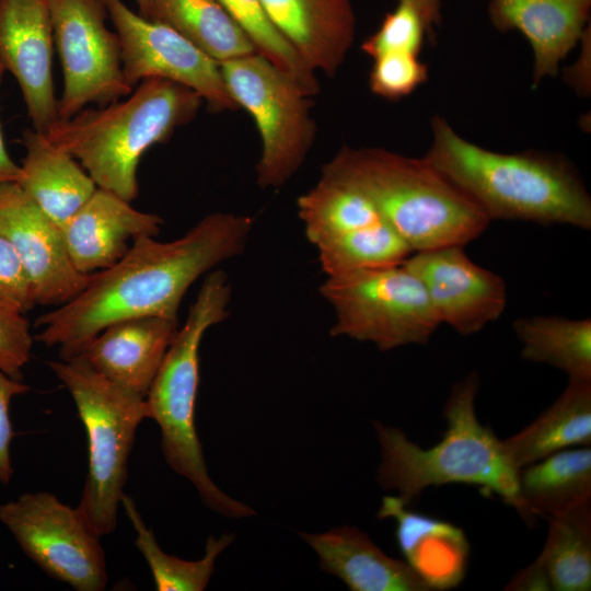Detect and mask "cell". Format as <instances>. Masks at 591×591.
<instances>
[{
    "label": "cell",
    "instance_id": "10",
    "mask_svg": "<svg viewBox=\"0 0 591 591\" xmlns=\"http://www.w3.org/2000/svg\"><path fill=\"white\" fill-rule=\"evenodd\" d=\"M0 522L46 575L77 591H103L107 570L101 536L78 507L49 491L24 493L0 505Z\"/></svg>",
    "mask_w": 591,
    "mask_h": 591
},
{
    "label": "cell",
    "instance_id": "4",
    "mask_svg": "<svg viewBox=\"0 0 591 591\" xmlns=\"http://www.w3.org/2000/svg\"><path fill=\"white\" fill-rule=\"evenodd\" d=\"M321 175L367 197L414 252L466 245L491 221L425 157L343 146Z\"/></svg>",
    "mask_w": 591,
    "mask_h": 591
},
{
    "label": "cell",
    "instance_id": "28",
    "mask_svg": "<svg viewBox=\"0 0 591 591\" xmlns=\"http://www.w3.org/2000/svg\"><path fill=\"white\" fill-rule=\"evenodd\" d=\"M542 552L535 558L552 591L591 589V502L554 515Z\"/></svg>",
    "mask_w": 591,
    "mask_h": 591
},
{
    "label": "cell",
    "instance_id": "15",
    "mask_svg": "<svg viewBox=\"0 0 591 591\" xmlns=\"http://www.w3.org/2000/svg\"><path fill=\"white\" fill-rule=\"evenodd\" d=\"M54 44L47 0H0V61L20 86L33 129L43 134L58 118Z\"/></svg>",
    "mask_w": 591,
    "mask_h": 591
},
{
    "label": "cell",
    "instance_id": "35",
    "mask_svg": "<svg viewBox=\"0 0 591 591\" xmlns=\"http://www.w3.org/2000/svg\"><path fill=\"white\" fill-rule=\"evenodd\" d=\"M30 386L9 376L0 369V483H10L14 468L11 461L10 447L14 437L10 418L12 398L26 394Z\"/></svg>",
    "mask_w": 591,
    "mask_h": 591
},
{
    "label": "cell",
    "instance_id": "1",
    "mask_svg": "<svg viewBox=\"0 0 591 591\" xmlns=\"http://www.w3.org/2000/svg\"><path fill=\"white\" fill-rule=\"evenodd\" d=\"M253 227L250 216L213 212L176 240L135 239L124 257L92 274L77 297L36 320L42 327L36 340L58 347L60 358L68 360L113 323L144 316L177 321L192 285L243 253Z\"/></svg>",
    "mask_w": 591,
    "mask_h": 591
},
{
    "label": "cell",
    "instance_id": "8",
    "mask_svg": "<svg viewBox=\"0 0 591 591\" xmlns=\"http://www.w3.org/2000/svg\"><path fill=\"white\" fill-rule=\"evenodd\" d=\"M320 292L335 313L332 336L381 351L426 345L441 324L422 283L402 263L327 277Z\"/></svg>",
    "mask_w": 591,
    "mask_h": 591
},
{
    "label": "cell",
    "instance_id": "12",
    "mask_svg": "<svg viewBox=\"0 0 591 591\" xmlns=\"http://www.w3.org/2000/svg\"><path fill=\"white\" fill-rule=\"evenodd\" d=\"M120 44L123 71L130 88L152 78L196 92L213 112L235 111L220 63L170 26L147 19L123 0H102Z\"/></svg>",
    "mask_w": 591,
    "mask_h": 591
},
{
    "label": "cell",
    "instance_id": "18",
    "mask_svg": "<svg viewBox=\"0 0 591 591\" xmlns=\"http://www.w3.org/2000/svg\"><path fill=\"white\" fill-rule=\"evenodd\" d=\"M270 22L316 74L334 77L354 44L351 0H260Z\"/></svg>",
    "mask_w": 591,
    "mask_h": 591
},
{
    "label": "cell",
    "instance_id": "19",
    "mask_svg": "<svg viewBox=\"0 0 591 591\" xmlns=\"http://www.w3.org/2000/svg\"><path fill=\"white\" fill-rule=\"evenodd\" d=\"M176 331L174 320H123L105 327L80 356L108 380L144 398Z\"/></svg>",
    "mask_w": 591,
    "mask_h": 591
},
{
    "label": "cell",
    "instance_id": "36",
    "mask_svg": "<svg viewBox=\"0 0 591 591\" xmlns=\"http://www.w3.org/2000/svg\"><path fill=\"white\" fill-rule=\"evenodd\" d=\"M579 54L576 60L559 71L564 82L579 96L589 97L591 94V27L583 32L579 43Z\"/></svg>",
    "mask_w": 591,
    "mask_h": 591
},
{
    "label": "cell",
    "instance_id": "40",
    "mask_svg": "<svg viewBox=\"0 0 591 591\" xmlns=\"http://www.w3.org/2000/svg\"><path fill=\"white\" fill-rule=\"evenodd\" d=\"M138 5V13L142 16L149 19L151 12V2L152 0H135Z\"/></svg>",
    "mask_w": 591,
    "mask_h": 591
},
{
    "label": "cell",
    "instance_id": "24",
    "mask_svg": "<svg viewBox=\"0 0 591 591\" xmlns=\"http://www.w3.org/2000/svg\"><path fill=\"white\" fill-rule=\"evenodd\" d=\"M521 501L535 520L591 502V447L557 451L518 471Z\"/></svg>",
    "mask_w": 591,
    "mask_h": 591
},
{
    "label": "cell",
    "instance_id": "29",
    "mask_svg": "<svg viewBox=\"0 0 591 591\" xmlns=\"http://www.w3.org/2000/svg\"><path fill=\"white\" fill-rule=\"evenodd\" d=\"M120 506L135 530V545L146 559L158 591H202L207 588L218 556L234 540L232 534L223 533L218 538L209 535L200 559H182L160 547L131 497L124 494Z\"/></svg>",
    "mask_w": 591,
    "mask_h": 591
},
{
    "label": "cell",
    "instance_id": "38",
    "mask_svg": "<svg viewBox=\"0 0 591 591\" xmlns=\"http://www.w3.org/2000/svg\"><path fill=\"white\" fill-rule=\"evenodd\" d=\"M401 1V0H397ZM412 3L420 13L429 34L432 38L434 31L442 23V1L441 0H403Z\"/></svg>",
    "mask_w": 591,
    "mask_h": 591
},
{
    "label": "cell",
    "instance_id": "22",
    "mask_svg": "<svg viewBox=\"0 0 591 591\" xmlns=\"http://www.w3.org/2000/svg\"><path fill=\"white\" fill-rule=\"evenodd\" d=\"M22 142L25 157L16 183L62 231L97 186L81 164L45 134L25 129Z\"/></svg>",
    "mask_w": 591,
    "mask_h": 591
},
{
    "label": "cell",
    "instance_id": "2",
    "mask_svg": "<svg viewBox=\"0 0 591 591\" xmlns=\"http://www.w3.org/2000/svg\"><path fill=\"white\" fill-rule=\"evenodd\" d=\"M424 155L490 220L591 228V197L565 157L536 150L503 153L462 137L447 118H431Z\"/></svg>",
    "mask_w": 591,
    "mask_h": 591
},
{
    "label": "cell",
    "instance_id": "37",
    "mask_svg": "<svg viewBox=\"0 0 591 591\" xmlns=\"http://www.w3.org/2000/svg\"><path fill=\"white\" fill-rule=\"evenodd\" d=\"M507 591H552L547 575L534 559L525 568L519 570L508 582Z\"/></svg>",
    "mask_w": 591,
    "mask_h": 591
},
{
    "label": "cell",
    "instance_id": "25",
    "mask_svg": "<svg viewBox=\"0 0 591 591\" xmlns=\"http://www.w3.org/2000/svg\"><path fill=\"white\" fill-rule=\"evenodd\" d=\"M297 210L305 236L317 252L384 221L362 194L322 175L299 196Z\"/></svg>",
    "mask_w": 591,
    "mask_h": 591
},
{
    "label": "cell",
    "instance_id": "32",
    "mask_svg": "<svg viewBox=\"0 0 591 591\" xmlns=\"http://www.w3.org/2000/svg\"><path fill=\"white\" fill-rule=\"evenodd\" d=\"M428 66L418 55L387 53L373 58L369 76L371 92L389 101H397L428 80Z\"/></svg>",
    "mask_w": 591,
    "mask_h": 591
},
{
    "label": "cell",
    "instance_id": "7",
    "mask_svg": "<svg viewBox=\"0 0 591 591\" xmlns=\"http://www.w3.org/2000/svg\"><path fill=\"white\" fill-rule=\"evenodd\" d=\"M73 399L88 438L89 466L78 509L102 537L117 528L128 460L144 398L95 371L81 356L50 361Z\"/></svg>",
    "mask_w": 591,
    "mask_h": 591
},
{
    "label": "cell",
    "instance_id": "30",
    "mask_svg": "<svg viewBox=\"0 0 591 591\" xmlns=\"http://www.w3.org/2000/svg\"><path fill=\"white\" fill-rule=\"evenodd\" d=\"M253 43L256 51L292 78L309 95L320 92L311 70L267 16L260 0H217Z\"/></svg>",
    "mask_w": 591,
    "mask_h": 591
},
{
    "label": "cell",
    "instance_id": "5",
    "mask_svg": "<svg viewBox=\"0 0 591 591\" xmlns=\"http://www.w3.org/2000/svg\"><path fill=\"white\" fill-rule=\"evenodd\" d=\"M202 104L193 90L152 78L141 81L124 100L56 119L44 134L73 157L97 187L131 202L139 192L142 155L192 121Z\"/></svg>",
    "mask_w": 591,
    "mask_h": 591
},
{
    "label": "cell",
    "instance_id": "23",
    "mask_svg": "<svg viewBox=\"0 0 591 591\" xmlns=\"http://www.w3.org/2000/svg\"><path fill=\"white\" fill-rule=\"evenodd\" d=\"M576 447H591V381L569 380L559 397L531 424L501 440L515 471Z\"/></svg>",
    "mask_w": 591,
    "mask_h": 591
},
{
    "label": "cell",
    "instance_id": "3",
    "mask_svg": "<svg viewBox=\"0 0 591 591\" xmlns=\"http://www.w3.org/2000/svg\"><path fill=\"white\" fill-rule=\"evenodd\" d=\"M478 374L473 371L452 385L443 407L445 431L428 449L408 439L397 427L373 421L381 460L376 479L384 490L395 491L410 506L428 487L447 484L474 485L512 507L528 524L518 488V471L503 454L501 440L476 414Z\"/></svg>",
    "mask_w": 591,
    "mask_h": 591
},
{
    "label": "cell",
    "instance_id": "34",
    "mask_svg": "<svg viewBox=\"0 0 591 591\" xmlns=\"http://www.w3.org/2000/svg\"><path fill=\"white\" fill-rule=\"evenodd\" d=\"M0 303L25 314L35 305L33 287L13 245L0 234Z\"/></svg>",
    "mask_w": 591,
    "mask_h": 591
},
{
    "label": "cell",
    "instance_id": "39",
    "mask_svg": "<svg viewBox=\"0 0 591 591\" xmlns=\"http://www.w3.org/2000/svg\"><path fill=\"white\" fill-rule=\"evenodd\" d=\"M5 69L0 61V85L4 76ZM21 177V166L15 163L5 147L3 135L0 126V184L18 182Z\"/></svg>",
    "mask_w": 591,
    "mask_h": 591
},
{
    "label": "cell",
    "instance_id": "20",
    "mask_svg": "<svg viewBox=\"0 0 591 591\" xmlns=\"http://www.w3.org/2000/svg\"><path fill=\"white\" fill-rule=\"evenodd\" d=\"M396 495L383 497L379 519H393L404 560L430 587L447 590L457 587L465 576L470 544L459 526L413 511Z\"/></svg>",
    "mask_w": 591,
    "mask_h": 591
},
{
    "label": "cell",
    "instance_id": "16",
    "mask_svg": "<svg viewBox=\"0 0 591 591\" xmlns=\"http://www.w3.org/2000/svg\"><path fill=\"white\" fill-rule=\"evenodd\" d=\"M163 220L140 211L117 194L97 187L62 229L73 266L92 275L114 266L135 239L157 236Z\"/></svg>",
    "mask_w": 591,
    "mask_h": 591
},
{
    "label": "cell",
    "instance_id": "14",
    "mask_svg": "<svg viewBox=\"0 0 591 591\" xmlns=\"http://www.w3.org/2000/svg\"><path fill=\"white\" fill-rule=\"evenodd\" d=\"M0 234L16 251L36 304L62 305L89 283L92 275L73 266L61 229L15 182L0 184Z\"/></svg>",
    "mask_w": 591,
    "mask_h": 591
},
{
    "label": "cell",
    "instance_id": "6",
    "mask_svg": "<svg viewBox=\"0 0 591 591\" xmlns=\"http://www.w3.org/2000/svg\"><path fill=\"white\" fill-rule=\"evenodd\" d=\"M231 285L227 274L208 273L175 333L160 370L144 397L147 419L161 431V449L167 465L196 488L204 505L227 518H248V505L223 493L211 479L195 427L199 387V348L206 332L229 316Z\"/></svg>",
    "mask_w": 591,
    "mask_h": 591
},
{
    "label": "cell",
    "instance_id": "26",
    "mask_svg": "<svg viewBox=\"0 0 591 591\" xmlns=\"http://www.w3.org/2000/svg\"><path fill=\"white\" fill-rule=\"evenodd\" d=\"M149 19L170 26L219 63L257 53L217 0H152Z\"/></svg>",
    "mask_w": 591,
    "mask_h": 591
},
{
    "label": "cell",
    "instance_id": "13",
    "mask_svg": "<svg viewBox=\"0 0 591 591\" xmlns=\"http://www.w3.org/2000/svg\"><path fill=\"white\" fill-rule=\"evenodd\" d=\"M402 264L422 283L441 324L463 336L480 332L506 309L503 279L475 264L463 245L414 252Z\"/></svg>",
    "mask_w": 591,
    "mask_h": 591
},
{
    "label": "cell",
    "instance_id": "11",
    "mask_svg": "<svg viewBox=\"0 0 591 591\" xmlns=\"http://www.w3.org/2000/svg\"><path fill=\"white\" fill-rule=\"evenodd\" d=\"M62 92L57 119H68L89 104L104 106L134 90L126 82L116 32L106 25L102 0H47Z\"/></svg>",
    "mask_w": 591,
    "mask_h": 591
},
{
    "label": "cell",
    "instance_id": "33",
    "mask_svg": "<svg viewBox=\"0 0 591 591\" xmlns=\"http://www.w3.org/2000/svg\"><path fill=\"white\" fill-rule=\"evenodd\" d=\"M33 347L31 324L23 313L0 303V369L21 380Z\"/></svg>",
    "mask_w": 591,
    "mask_h": 591
},
{
    "label": "cell",
    "instance_id": "31",
    "mask_svg": "<svg viewBox=\"0 0 591 591\" xmlns=\"http://www.w3.org/2000/svg\"><path fill=\"white\" fill-rule=\"evenodd\" d=\"M426 37H429L428 30L418 10L401 0L379 28L363 40L361 49L372 59L387 53L419 55Z\"/></svg>",
    "mask_w": 591,
    "mask_h": 591
},
{
    "label": "cell",
    "instance_id": "27",
    "mask_svg": "<svg viewBox=\"0 0 591 591\" xmlns=\"http://www.w3.org/2000/svg\"><path fill=\"white\" fill-rule=\"evenodd\" d=\"M522 358L549 364L569 380L591 381V320L531 316L513 321Z\"/></svg>",
    "mask_w": 591,
    "mask_h": 591
},
{
    "label": "cell",
    "instance_id": "9",
    "mask_svg": "<svg viewBox=\"0 0 591 591\" xmlns=\"http://www.w3.org/2000/svg\"><path fill=\"white\" fill-rule=\"evenodd\" d=\"M237 107L254 119L260 154L255 166L260 188H279L300 169L313 147L312 100L300 85L258 53L220 62Z\"/></svg>",
    "mask_w": 591,
    "mask_h": 591
},
{
    "label": "cell",
    "instance_id": "17",
    "mask_svg": "<svg viewBox=\"0 0 591 591\" xmlns=\"http://www.w3.org/2000/svg\"><path fill=\"white\" fill-rule=\"evenodd\" d=\"M591 0H489L490 24L517 31L533 54L532 88L559 74L560 63L590 24Z\"/></svg>",
    "mask_w": 591,
    "mask_h": 591
},
{
    "label": "cell",
    "instance_id": "21",
    "mask_svg": "<svg viewBox=\"0 0 591 591\" xmlns=\"http://www.w3.org/2000/svg\"><path fill=\"white\" fill-rule=\"evenodd\" d=\"M300 536L317 554L321 568L352 591H432L405 560L386 555L356 526Z\"/></svg>",
    "mask_w": 591,
    "mask_h": 591
}]
</instances>
